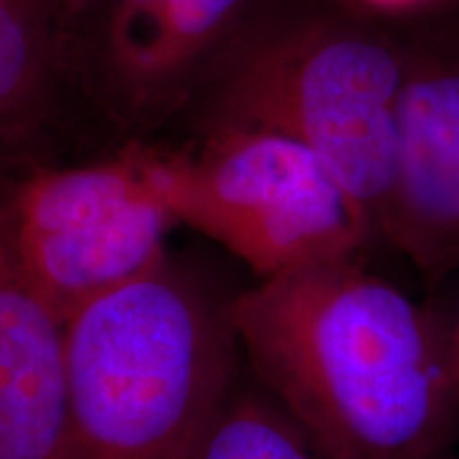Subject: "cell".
Instances as JSON below:
<instances>
[{"label":"cell","instance_id":"277c9868","mask_svg":"<svg viewBox=\"0 0 459 459\" xmlns=\"http://www.w3.org/2000/svg\"><path fill=\"white\" fill-rule=\"evenodd\" d=\"M153 175L175 221L226 247L260 281L361 260L377 232L311 149L279 132L215 128L196 152L153 158Z\"/></svg>","mask_w":459,"mask_h":459},{"label":"cell","instance_id":"52a82bcc","mask_svg":"<svg viewBox=\"0 0 459 459\" xmlns=\"http://www.w3.org/2000/svg\"><path fill=\"white\" fill-rule=\"evenodd\" d=\"M400 22L409 57L378 232L440 283L459 273V0Z\"/></svg>","mask_w":459,"mask_h":459},{"label":"cell","instance_id":"8992f818","mask_svg":"<svg viewBox=\"0 0 459 459\" xmlns=\"http://www.w3.org/2000/svg\"><path fill=\"white\" fill-rule=\"evenodd\" d=\"M268 0H56L51 51L117 117L169 113L232 56Z\"/></svg>","mask_w":459,"mask_h":459},{"label":"cell","instance_id":"5b68a950","mask_svg":"<svg viewBox=\"0 0 459 459\" xmlns=\"http://www.w3.org/2000/svg\"><path fill=\"white\" fill-rule=\"evenodd\" d=\"M24 271L62 324L164 260L175 217L152 156L45 170L7 194Z\"/></svg>","mask_w":459,"mask_h":459},{"label":"cell","instance_id":"6da1fadb","mask_svg":"<svg viewBox=\"0 0 459 459\" xmlns=\"http://www.w3.org/2000/svg\"><path fill=\"white\" fill-rule=\"evenodd\" d=\"M232 321L254 381L332 459H449L451 319L361 260L264 279Z\"/></svg>","mask_w":459,"mask_h":459},{"label":"cell","instance_id":"7c38bea8","mask_svg":"<svg viewBox=\"0 0 459 459\" xmlns=\"http://www.w3.org/2000/svg\"><path fill=\"white\" fill-rule=\"evenodd\" d=\"M451 353H453V370H455V383L459 394V308L455 317L451 319Z\"/></svg>","mask_w":459,"mask_h":459},{"label":"cell","instance_id":"ba28073f","mask_svg":"<svg viewBox=\"0 0 459 459\" xmlns=\"http://www.w3.org/2000/svg\"><path fill=\"white\" fill-rule=\"evenodd\" d=\"M0 459H66L65 324L20 260L0 194Z\"/></svg>","mask_w":459,"mask_h":459},{"label":"cell","instance_id":"30bf717a","mask_svg":"<svg viewBox=\"0 0 459 459\" xmlns=\"http://www.w3.org/2000/svg\"><path fill=\"white\" fill-rule=\"evenodd\" d=\"M49 54V28L24 0H0V126L30 99Z\"/></svg>","mask_w":459,"mask_h":459},{"label":"cell","instance_id":"8fae6325","mask_svg":"<svg viewBox=\"0 0 459 459\" xmlns=\"http://www.w3.org/2000/svg\"><path fill=\"white\" fill-rule=\"evenodd\" d=\"M358 3L370 11H377V13H385L389 17H395V20H406V17L434 9L438 4L449 3V0H358Z\"/></svg>","mask_w":459,"mask_h":459},{"label":"cell","instance_id":"7a4b0ae2","mask_svg":"<svg viewBox=\"0 0 459 459\" xmlns=\"http://www.w3.org/2000/svg\"><path fill=\"white\" fill-rule=\"evenodd\" d=\"M66 459H194L238 375L232 300L164 257L65 325Z\"/></svg>","mask_w":459,"mask_h":459},{"label":"cell","instance_id":"3957f363","mask_svg":"<svg viewBox=\"0 0 459 459\" xmlns=\"http://www.w3.org/2000/svg\"><path fill=\"white\" fill-rule=\"evenodd\" d=\"M406 57L402 24L341 13L260 22L223 82L217 128L279 132L307 145L378 232Z\"/></svg>","mask_w":459,"mask_h":459},{"label":"cell","instance_id":"9c48e42d","mask_svg":"<svg viewBox=\"0 0 459 459\" xmlns=\"http://www.w3.org/2000/svg\"><path fill=\"white\" fill-rule=\"evenodd\" d=\"M194 459H332L254 381L230 389Z\"/></svg>","mask_w":459,"mask_h":459}]
</instances>
